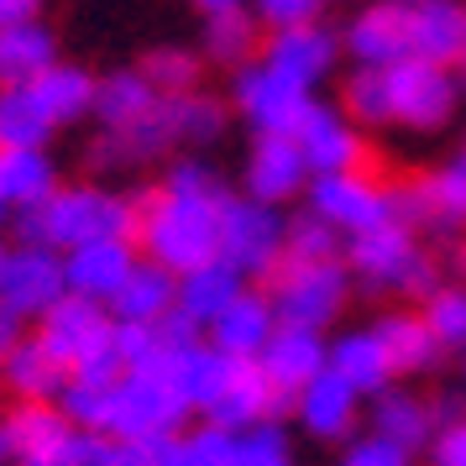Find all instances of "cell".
Instances as JSON below:
<instances>
[{"label": "cell", "instance_id": "4dcf8cb0", "mask_svg": "<svg viewBox=\"0 0 466 466\" xmlns=\"http://www.w3.org/2000/svg\"><path fill=\"white\" fill-rule=\"evenodd\" d=\"M64 367L47 357V346L37 336H26L5 351V361H0V388L11 393L16 403H53L58 399V388H64Z\"/></svg>", "mask_w": 466, "mask_h": 466}, {"label": "cell", "instance_id": "9a60e30c", "mask_svg": "<svg viewBox=\"0 0 466 466\" xmlns=\"http://www.w3.org/2000/svg\"><path fill=\"white\" fill-rule=\"evenodd\" d=\"M294 147H299V157H304L309 178H319V173L361 168V157H367V137H361V127L340 106H319L315 100V106L304 110V121L294 127Z\"/></svg>", "mask_w": 466, "mask_h": 466}, {"label": "cell", "instance_id": "83f0119b", "mask_svg": "<svg viewBox=\"0 0 466 466\" xmlns=\"http://www.w3.org/2000/svg\"><path fill=\"white\" fill-rule=\"evenodd\" d=\"M173 289H178V278L168 268L137 257V268L127 273V283L116 289V299H110L106 309L116 325H157V319L173 315Z\"/></svg>", "mask_w": 466, "mask_h": 466}, {"label": "cell", "instance_id": "603a6c76", "mask_svg": "<svg viewBox=\"0 0 466 466\" xmlns=\"http://www.w3.org/2000/svg\"><path fill=\"white\" fill-rule=\"evenodd\" d=\"M231 372H236V361L220 357L205 336L184 340V346L163 361V378L178 388V399L189 403V414H205V409L220 399V388H226V378H231Z\"/></svg>", "mask_w": 466, "mask_h": 466}, {"label": "cell", "instance_id": "db71d44e", "mask_svg": "<svg viewBox=\"0 0 466 466\" xmlns=\"http://www.w3.org/2000/svg\"><path fill=\"white\" fill-rule=\"evenodd\" d=\"M456 273H461V283H466V236L456 241Z\"/></svg>", "mask_w": 466, "mask_h": 466}, {"label": "cell", "instance_id": "94428289", "mask_svg": "<svg viewBox=\"0 0 466 466\" xmlns=\"http://www.w3.org/2000/svg\"><path fill=\"white\" fill-rule=\"evenodd\" d=\"M399 5H414V0H399Z\"/></svg>", "mask_w": 466, "mask_h": 466}, {"label": "cell", "instance_id": "5b68a950", "mask_svg": "<svg viewBox=\"0 0 466 466\" xmlns=\"http://www.w3.org/2000/svg\"><path fill=\"white\" fill-rule=\"evenodd\" d=\"M189 420V403L178 399L163 372H116L106 403V430L110 441H173Z\"/></svg>", "mask_w": 466, "mask_h": 466}, {"label": "cell", "instance_id": "b9f144b4", "mask_svg": "<svg viewBox=\"0 0 466 466\" xmlns=\"http://www.w3.org/2000/svg\"><path fill=\"white\" fill-rule=\"evenodd\" d=\"M142 74H147V85L157 89V95H189V89H199L205 64H199L194 47H152Z\"/></svg>", "mask_w": 466, "mask_h": 466}, {"label": "cell", "instance_id": "f35d334b", "mask_svg": "<svg viewBox=\"0 0 466 466\" xmlns=\"http://www.w3.org/2000/svg\"><path fill=\"white\" fill-rule=\"evenodd\" d=\"M420 319L430 325L441 351H466V283H435L424 294Z\"/></svg>", "mask_w": 466, "mask_h": 466}, {"label": "cell", "instance_id": "8992f818", "mask_svg": "<svg viewBox=\"0 0 466 466\" xmlns=\"http://www.w3.org/2000/svg\"><path fill=\"white\" fill-rule=\"evenodd\" d=\"M268 299H273L278 325H299V330L325 336V325H336L346 299H351V273L340 257L336 262H278Z\"/></svg>", "mask_w": 466, "mask_h": 466}, {"label": "cell", "instance_id": "e575fe53", "mask_svg": "<svg viewBox=\"0 0 466 466\" xmlns=\"http://www.w3.org/2000/svg\"><path fill=\"white\" fill-rule=\"evenodd\" d=\"M372 330H378L382 351H388L393 378H399V372H435L441 357H445L441 346H435V336H430V325H424L414 309H393V315H382Z\"/></svg>", "mask_w": 466, "mask_h": 466}, {"label": "cell", "instance_id": "c3c4849f", "mask_svg": "<svg viewBox=\"0 0 466 466\" xmlns=\"http://www.w3.org/2000/svg\"><path fill=\"white\" fill-rule=\"evenodd\" d=\"M430 461L435 466H466V409L435 430V441H430Z\"/></svg>", "mask_w": 466, "mask_h": 466}, {"label": "cell", "instance_id": "60d3db41", "mask_svg": "<svg viewBox=\"0 0 466 466\" xmlns=\"http://www.w3.org/2000/svg\"><path fill=\"white\" fill-rule=\"evenodd\" d=\"M231 466H294L289 430L278 420H257V424H247V430H236Z\"/></svg>", "mask_w": 466, "mask_h": 466}, {"label": "cell", "instance_id": "ee69618b", "mask_svg": "<svg viewBox=\"0 0 466 466\" xmlns=\"http://www.w3.org/2000/svg\"><path fill=\"white\" fill-rule=\"evenodd\" d=\"M340 110L357 127H388V85H382V68H351V79L340 89Z\"/></svg>", "mask_w": 466, "mask_h": 466}, {"label": "cell", "instance_id": "8d00e7d4", "mask_svg": "<svg viewBox=\"0 0 466 466\" xmlns=\"http://www.w3.org/2000/svg\"><path fill=\"white\" fill-rule=\"evenodd\" d=\"M163 121H168V137L173 147H205L226 131V106L215 95H163Z\"/></svg>", "mask_w": 466, "mask_h": 466}, {"label": "cell", "instance_id": "e0dca14e", "mask_svg": "<svg viewBox=\"0 0 466 466\" xmlns=\"http://www.w3.org/2000/svg\"><path fill=\"white\" fill-rule=\"evenodd\" d=\"M64 257V283L74 299H89V304H110L116 289L127 283V273L137 268V241H85Z\"/></svg>", "mask_w": 466, "mask_h": 466}, {"label": "cell", "instance_id": "f546056e", "mask_svg": "<svg viewBox=\"0 0 466 466\" xmlns=\"http://www.w3.org/2000/svg\"><path fill=\"white\" fill-rule=\"evenodd\" d=\"M168 147H173V137H168V121H163V100H157V110L147 121H137L127 131H100L89 142V163L100 173H121V168H142L152 157H163Z\"/></svg>", "mask_w": 466, "mask_h": 466}, {"label": "cell", "instance_id": "7402d4cb", "mask_svg": "<svg viewBox=\"0 0 466 466\" xmlns=\"http://www.w3.org/2000/svg\"><path fill=\"white\" fill-rule=\"evenodd\" d=\"M241 289H247V278L236 273L231 262L210 257V262H199V268H189V273H178V289H173V315L205 336L215 319H220V309H226Z\"/></svg>", "mask_w": 466, "mask_h": 466}, {"label": "cell", "instance_id": "30bf717a", "mask_svg": "<svg viewBox=\"0 0 466 466\" xmlns=\"http://www.w3.org/2000/svg\"><path fill=\"white\" fill-rule=\"evenodd\" d=\"M231 106L257 137H294V127L304 121V110L315 106V95L304 85H294V79H283V74L268 68L262 58H252V64L236 68Z\"/></svg>", "mask_w": 466, "mask_h": 466}, {"label": "cell", "instance_id": "5bb4252c", "mask_svg": "<svg viewBox=\"0 0 466 466\" xmlns=\"http://www.w3.org/2000/svg\"><path fill=\"white\" fill-rule=\"evenodd\" d=\"M340 58L357 68H393L409 58V5L399 0H361L340 26Z\"/></svg>", "mask_w": 466, "mask_h": 466}, {"label": "cell", "instance_id": "f1b7e54d", "mask_svg": "<svg viewBox=\"0 0 466 466\" xmlns=\"http://www.w3.org/2000/svg\"><path fill=\"white\" fill-rule=\"evenodd\" d=\"M53 64H58V37H53V26L43 16L0 26V89H26Z\"/></svg>", "mask_w": 466, "mask_h": 466}, {"label": "cell", "instance_id": "f5cc1de1", "mask_svg": "<svg viewBox=\"0 0 466 466\" xmlns=\"http://www.w3.org/2000/svg\"><path fill=\"white\" fill-rule=\"evenodd\" d=\"M194 11H205V16H215V11H231V5H247V0H189Z\"/></svg>", "mask_w": 466, "mask_h": 466}, {"label": "cell", "instance_id": "d6986e66", "mask_svg": "<svg viewBox=\"0 0 466 466\" xmlns=\"http://www.w3.org/2000/svg\"><path fill=\"white\" fill-rule=\"evenodd\" d=\"M273 330H278L273 299L257 294V289H241V294L220 309V319L205 330V340H210L220 357H231V361H257L262 357V346L273 340Z\"/></svg>", "mask_w": 466, "mask_h": 466}, {"label": "cell", "instance_id": "4316f807", "mask_svg": "<svg viewBox=\"0 0 466 466\" xmlns=\"http://www.w3.org/2000/svg\"><path fill=\"white\" fill-rule=\"evenodd\" d=\"M435 430H441V424H435V403L414 399L409 388H382L378 399H372V435L393 441L399 451H409V456L430 451Z\"/></svg>", "mask_w": 466, "mask_h": 466}, {"label": "cell", "instance_id": "7bdbcfd3", "mask_svg": "<svg viewBox=\"0 0 466 466\" xmlns=\"http://www.w3.org/2000/svg\"><path fill=\"white\" fill-rule=\"evenodd\" d=\"M340 252H346V241L309 210L294 215L283 231V262H336Z\"/></svg>", "mask_w": 466, "mask_h": 466}, {"label": "cell", "instance_id": "680465c9", "mask_svg": "<svg viewBox=\"0 0 466 466\" xmlns=\"http://www.w3.org/2000/svg\"><path fill=\"white\" fill-rule=\"evenodd\" d=\"M0 268H5V247H0Z\"/></svg>", "mask_w": 466, "mask_h": 466}, {"label": "cell", "instance_id": "7a4b0ae2", "mask_svg": "<svg viewBox=\"0 0 466 466\" xmlns=\"http://www.w3.org/2000/svg\"><path fill=\"white\" fill-rule=\"evenodd\" d=\"M16 231L47 252H74L85 241H137V199L106 184H58L37 210L16 215Z\"/></svg>", "mask_w": 466, "mask_h": 466}, {"label": "cell", "instance_id": "f6af8a7d", "mask_svg": "<svg viewBox=\"0 0 466 466\" xmlns=\"http://www.w3.org/2000/svg\"><path fill=\"white\" fill-rule=\"evenodd\" d=\"M325 5H330V0H252V16H257V26L278 32V26L319 22V16H325Z\"/></svg>", "mask_w": 466, "mask_h": 466}, {"label": "cell", "instance_id": "f907efd6", "mask_svg": "<svg viewBox=\"0 0 466 466\" xmlns=\"http://www.w3.org/2000/svg\"><path fill=\"white\" fill-rule=\"evenodd\" d=\"M43 0H0V26H16V22H37Z\"/></svg>", "mask_w": 466, "mask_h": 466}, {"label": "cell", "instance_id": "6f0895ef", "mask_svg": "<svg viewBox=\"0 0 466 466\" xmlns=\"http://www.w3.org/2000/svg\"><path fill=\"white\" fill-rule=\"evenodd\" d=\"M456 163H461V168H466V147H461V152H456Z\"/></svg>", "mask_w": 466, "mask_h": 466}, {"label": "cell", "instance_id": "44dd1931", "mask_svg": "<svg viewBox=\"0 0 466 466\" xmlns=\"http://www.w3.org/2000/svg\"><path fill=\"white\" fill-rule=\"evenodd\" d=\"M466 53V5L456 0H414L409 5V58L461 68Z\"/></svg>", "mask_w": 466, "mask_h": 466}, {"label": "cell", "instance_id": "d6a6232c", "mask_svg": "<svg viewBox=\"0 0 466 466\" xmlns=\"http://www.w3.org/2000/svg\"><path fill=\"white\" fill-rule=\"evenodd\" d=\"M157 89L147 85V74L142 68H116V74H106L100 85H95V121H100V131H127L137 127V121H147L152 110H157Z\"/></svg>", "mask_w": 466, "mask_h": 466}, {"label": "cell", "instance_id": "7c38bea8", "mask_svg": "<svg viewBox=\"0 0 466 466\" xmlns=\"http://www.w3.org/2000/svg\"><path fill=\"white\" fill-rule=\"evenodd\" d=\"M68 294L64 283V257L47 247H5V268H0V304L16 319H43L58 299Z\"/></svg>", "mask_w": 466, "mask_h": 466}, {"label": "cell", "instance_id": "9f6ffc18", "mask_svg": "<svg viewBox=\"0 0 466 466\" xmlns=\"http://www.w3.org/2000/svg\"><path fill=\"white\" fill-rule=\"evenodd\" d=\"M16 466H58V461H16Z\"/></svg>", "mask_w": 466, "mask_h": 466}, {"label": "cell", "instance_id": "3957f363", "mask_svg": "<svg viewBox=\"0 0 466 466\" xmlns=\"http://www.w3.org/2000/svg\"><path fill=\"white\" fill-rule=\"evenodd\" d=\"M340 262H346V273H351V283H361L367 294H430L441 278H435V262H430V252L420 247V236L409 231L403 220H388V226H378V231H361L346 241V252H340Z\"/></svg>", "mask_w": 466, "mask_h": 466}, {"label": "cell", "instance_id": "484cf974", "mask_svg": "<svg viewBox=\"0 0 466 466\" xmlns=\"http://www.w3.org/2000/svg\"><path fill=\"white\" fill-rule=\"evenodd\" d=\"M325 367L351 382L361 399H378L382 388H393V367L378 330H340L336 340H325Z\"/></svg>", "mask_w": 466, "mask_h": 466}, {"label": "cell", "instance_id": "cb8c5ba5", "mask_svg": "<svg viewBox=\"0 0 466 466\" xmlns=\"http://www.w3.org/2000/svg\"><path fill=\"white\" fill-rule=\"evenodd\" d=\"M0 424H5L16 461H64L68 441H74V424L58 403H16Z\"/></svg>", "mask_w": 466, "mask_h": 466}, {"label": "cell", "instance_id": "ac0fdd59", "mask_svg": "<svg viewBox=\"0 0 466 466\" xmlns=\"http://www.w3.org/2000/svg\"><path fill=\"white\" fill-rule=\"evenodd\" d=\"M309 189V168L299 157L294 137H257L252 152H247V199H262V205H289Z\"/></svg>", "mask_w": 466, "mask_h": 466}, {"label": "cell", "instance_id": "d4e9b609", "mask_svg": "<svg viewBox=\"0 0 466 466\" xmlns=\"http://www.w3.org/2000/svg\"><path fill=\"white\" fill-rule=\"evenodd\" d=\"M58 189V163L47 147H0V210L26 215Z\"/></svg>", "mask_w": 466, "mask_h": 466}, {"label": "cell", "instance_id": "816d5d0a", "mask_svg": "<svg viewBox=\"0 0 466 466\" xmlns=\"http://www.w3.org/2000/svg\"><path fill=\"white\" fill-rule=\"evenodd\" d=\"M16 340H22V319H16L11 309H5V304H0V361H5V351H11Z\"/></svg>", "mask_w": 466, "mask_h": 466}, {"label": "cell", "instance_id": "9c48e42d", "mask_svg": "<svg viewBox=\"0 0 466 466\" xmlns=\"http://www.w3.org/2000/svg\"><path fill=\"white\" fill-rule=\"evenodd\" d=\"M382 85H388V127L409 131H441L461 100L456 68L424 64V58H403V64L382 68Z\"/></svg>", "mask_w": 466, "mask_h": 466}, {"label": "cell", "instance_id": "52a82bcc", "mask_svg": "<svg viewBox=\"0 0 466 466\" xmlns=\"http://www.w3.org/2000/svg\"><path fill=\"white\" fill-rule=\"evenodd\" d=\"M283 231H289V220H283L278 205H262V199H247V194H226L215 257L231 262L241 278H273L278 262H283Z\"/></svg>", "mask_w": 466, "mask_h": 466}, {"label": "cell", "instance_id": "836d02e7", "mask_svg": "<svg viewBox=\"0 0 466 466\" xmlns=\"http://www.w3.org/2000/svg\"><path fill=\"white\" fill-rule=\"evenodd\" d=\"M95 85H100V79H95L89 68L58 58V64L47 68V74H37L26 89H32V100L43 106V116L53 127H74V121H85L89 110H95Z\"/></svg>", "mask_w": 466, "mask_h": 466}, {"label": "cell", "instance_id": "4fadbf2b", "mask_svg": "<svg viewBox=\"0 0 466 466\" xmlns=\"http://www.w3.org/2000/svg\"><path fill=\"white\" fill-rule=\"evenodd\" d=\"M268 68H278L283 79H294L315 95V85H325L340 64V32H330L325 22H304V26H278L262 37L257 53Z\"/></svg>", "mask_w": 466, "mask_h": 466}, {"label": "cell", "instance_id": "6125c7cd", "mask_svg": "<svg viewBox=\"0 0 466 466\" xmlns=\"http://www.w3.org/2000/svg\"><path fill=\"white\" fill-rule=\"evenodd\" d=\"M461 68H466V53H461Z\"/></svg>", "mask_w": 466, "mask_h": 466}, {"label": "cell", "instance_id": "7dc6e473", "mask_svg": "<svg viewBox=\"0 0 466 466\" xmlns=\"http://www.w3.org/2000/svg\"><path fill=\"white\" fill-rule=\"evenodd\" d=\"M58 466H116V441L100 435V430H74Z\"/></svg>", "mask_w": 466, "mask_h": 466}, {"label": "cell", "instance_id": "ba28073f", "mask_svg": "<svg viewBox=\"0 0 466 466\" xmlns=\"http://www.w3.org/2000/svg\"><path fill=\"white\" fill-rule=\"evenodd\" d=\"M304 199H309V215H319L340 241H351V236H361V231H378V226H388V220H399L393 189L378 184L372 173H361V168L319 173V178H309Z\"/></svg>", "mask_w": 466, "mask_h": 466}, {"label": "cell", "instance_id": "ffe728a7", "mask_svg": "<svg viewBox=\"0 0 466 466\" xmlns=\"http://www.w3.org/2000/svg\"><path fill=\"white\" fill-rule=\"evenodd\" d=\"M257 372L273 382L278 399H294L315 372H325V336L319 330H299V325H278L273 340L257 357Z\"/></svg>", "mask_w": 466, "mask_h": 466}, {"label": "cell", "instance_id": "8fae6325", "mask_svg": "<svg viewBox=\"0 0 466 466\" xmlns=\"http://www.w3.org/2000/svg\"><path fill=\"white\" fill-rule=\"evenodd\" d=\"M393 205H399V220L414 236H441V241H456L466 231V168L451 157L445 168L424 173L414 184L393 189Z\"/></svg>", "mask_w": 466, "mask_h": 466}, {"label": "cell", "instance_id": "681fc988", "mask_svg": "<svg viewBox=\"0 0 466 466\" xmlns=\"http://www.w3.org/2000/svg\"><path fill=\"white\" fill-rule=\"evenodd\" d=\"M116 466H168V441H116Z\"/></svg>", "mask_w": 466, "mask_h": 466}, {"label": "cell", "instance_id": "1f68e13d", "mask_svg": "<svg viewBox=\"0 0 466 466\" xmlns=\"http://www.w3.org/2000/svg\"><path fill=\"white\" fill-rule=\"evenodd\" d=\"M278 403L283 399L273 393V382L257 372V361H236V372L226 378L220 399L205 409V420L220 424V430H247V424H257V420H273Z\"/></svg>", "mask_w": 466, "mask_h": 466}, {"label": "cell", "instance_id": "11a10c76", "mask_svg": "<svg viewBox=\"0 0 466 466\" xmlns=\"http://www.w3.org/2000/svg\"><path fill=\"white\" fill-rule=\"evenodd\" d=\"M11 461V441H5V424H0V466Z\"/></svg>", "mask_w": 466, "mask_h": 466}, {"label": "cell", "instance_id": "6da1fadb", "mask_svg": "<svg viewBox=\"0 0 466 466\" xmlns=\"http://www.w3.org/2000/svg\"><path fill=\"white\" fill-rule=\"evenodd\" d=\"M220 205H226V184L215 178L205 163H173L163 173V184L137 199V241L142 257L168 268L173 278L210 262L220 247Z\"/></svg>", "mask_w": 466, "mask_h": 466}, {"label": "cell", "instance_id": "ab89813d", "mask_svg": "<svg viewBox=\"0 0 466 466\" xmlns=\"http://www.w3.org/2000/svg\"><path fill=\"white\" fill-rule=\"evenodd\" d=\"M231 441H236V430H220V424L199 420L168 441V466H231Z\"/></svg>", "mask_w": 466, "mask_h": 466}, {"label": "cell", "instance_id": "bcb514c9", "mask_svg": "<svg viewBox=\"0 0 466 466\" xmlns=\"http://www.w3.org/2000/svg\"><path fill=\"white\" fill-rule=\"evenodd\" d=\"M340 466H414L409 451H399L393 441H382V435H351L346 451H340Z\"/></svg>", "mask_w": 466, "mask_h": 466}, {"label": "cell", "instance_id": "2e32d148", "mask_svg": "<svg viewBox=\"0 0 466 466\" xmlns=\"http://www.w3.org/2000/svg\"><path fill=\"white\" fill-rule=\"evenodd\" d=\"M289 403H294L299 430L315 435V441H325V445H346L351 430H357V420H361V393L346 378H336L330 367L315 372Z\"/></svg>", "mask_w": 466, "mask_h": 466}, {"label": "cell", "instance_id": "91938a15", "mask_svg": "<svg viewBox=\"0 0 466 466\" xmlns=\"http://www.w3.org/2000/svg\"><path fill=\"white\" fill-rule=\"evenodd\" d=\"M0 226H5V210H0Z\"/></svg>", "mask_w": 466, "mask_h": 466}, {"label": "cell", "instance_id": "d590c367", "mask_svg": "<svg viewBox=\"0 0 466 466\" xmlns=\"http://www.w3.org/2000/svg\"><path fill=\"white\" fill-rule=\"evenodd\" d=\"M262 53V26L247 5H231V11H215L205 16V58L210 64H226V68H241L252 64Z\"/></svg>", "mask_w": 466, "mask_h": 466}, {"label": "cell", "instance_id": "277c9868", "mask_svg": "<svg viewBox=\"0 0 466 466\" xmlns=\"http://www.w3.org/2000/svg\"><path fill=\"white\" fill-rule=\"evenodd\" d=\"M32 336L47 346V357L58 361L64 372H89V378H110L121 372L116 361V319H110L106 304H89V299L64 294Z\"/></svg>", "mask_w": 466, "mask_h": 466}, {"label": "cell", "instance_id": "74e56055", "mask_svg": "<svg viewBox=\"0 0 466 466\" xmlns=\"http://www.w3.org/2000/svg\"><path fill=\"white\" fill-rule=\"evenodd\" d=\"M53 131L32 89H0V147H47Z\"/></svg>", "mask_w": 466, "mask_h": 466}]
</instances>
